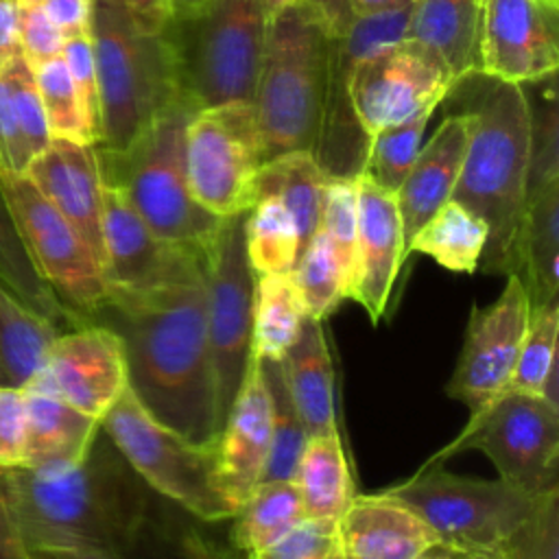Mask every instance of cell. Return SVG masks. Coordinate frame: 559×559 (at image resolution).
Listing matches in <instances>:
<instances>
[{
  "label": "cell",
  "instance_id": "6da1fadb",
  "mask_svg": "<svg viewBox=\"0 0 559 559\" xmlns=\"http://www.w3.org/2000/svg\"><path fill=\"white\" fill-rule=\"evenodd\" d=\"M90 323L116 330L124 345L129 391L157 421L194 443H216L205 269L183 282L109 295Z\"/></svg>",
  "mask_w": 559,
  "mask_h": 559
},
{
  "label": "cell",
  "instance_id": "7a4b0ae2",
  "mask_svg": "<svg viewBox=\"0 0 559 559\" xmlns=\"http://www.w3.org/2000/svg\"><path fill=\"white\" fill-rule=\"evenodd\" d=\"M151 493L103 428L85 459L68 469H0V496L22 546L127 559L148 526Z\"/></svg>",
  "mask_w": 559,
  "mask_h": 559
},
{
  "label": "cell",
  "instance_id": "3957f363",
  "mask_svg": "<svg viewBox=\"0 0 559 559\" xmlns=\"http://www.w3.org/2000/svg\"><path fill=\"white\" fill-rule=\"evenodd\" d=\"M480 90L467 98L469 138L463 166L452 190L487 225V242L478 269L493 275L515 271L518 234L526 207L531 118L522 85L478 72Z\"/></svg>",
  "mask_w": 559,
  "mask_h": 559
},
{
  "label": "cell",
  "instance_id": "277c9868",
  "mask_svg": "<svg viewBox=\"0 0 559 559\" xmlns=\"http://www.w3.org/2000/svg\"><path fill=\"white\" fill-rule=\"evenodd\" d=\"M90 44L100 98L105 151L131 146L183 96L166 33L146 31L124 0H90Z\"/></svg>",
  "mask_w": 559,
  "mask_h": 559
},
{
  "label": "cell",
  "instance_id": "5b68a950",
  "mask_svg": "<svg viewBox=\"0 0 559 559\" xmlns=\"http://www.w3.org/2000/svg\"><path fill=\"white\" fill-rule=\"evenodd\" d=\"M330 41L304 0L269 17L251 98L264 162L293 151L312 155L325 103Z\"/></svg>",
  "mask_w": 559,
  "mask_h": 559
},
{
  "label": "cell",
  "instance_id": "8992f818",
  "mask_svg": "<svg viewBox=\"0 0 559 559\" xmlns=\"http://www.w3.org/2000/svg\"><path fill=\"white\" fill-rule=\"evenodd\" d=\"M179 98L124 151L96 146L103 183L120 190L155 236L205 253L225 218L197 203L186 179V124L194 114Z\"/></svg>",
  "mask_w": 559,
  "mask_h": 559
},
{
  "label": "cell",
  "instance_id": "52a82bcc",
  "mask_svg": "<svg viewBox=\"0 0 559 559\" xmlns=\"http://www.w3.org/2000/svg\"><path fill=\"white\" fill-rule=\"evenodd\" d=\"M266 24L262 0H207L197 13L170 17L164 33L197 109L253 98Z\"/></svg>",
  "mask_w": 559,
  "mask_h": 559
},
{
  "label": "cell",
  "instance_id": "ba28073f",
  "mask_svg": "<svg viewBox=\"0 0 559 559\" xmlns=\"http://www.w3.org/2000/svg\"><path fill=\"white\" fill-rule=\"evenodd\" d=\"M100 428L153 493L203 522L236 515V504L221 483L216 443H194L175 432L157 421L129 389L100 419Z\"/></svg>",
  "mask_w": 559,
  "mask_h": 559
},
{
  "label": "cell",
  "instance_id": "9c48e42d",
  "mask_svg": "<svg viewBox=\"0 0 559 559\" xmlns=\"http://www.w3.org/2000/svg\"><path fill=\"white\" fill-rule=\"evenodd\" d=\"M384 493L413 509L443 546L491 555L526 520L539 496L502 478H465L435 465Z\"/></svg>",
  "mask_w": 559,
  "mask_h": 559
},
{
  "label": "cell",
  "instance_id": "30bf717a",
  "mask_svg": "<svg viewBox=\"0 0 559 559\" xmlns=\"http://www.w3.org/2000/svg\"><path fill=\"white\" fill-rule=\"evenodd\" d=\"M183 157L188 188L201 207L221 218L249 212L264 164L251 100L194 109L186 124Z\"/></svg>",
  "mask_w": 559,
  "mask_h": 559
},
{
  "label": "cell",
  "instance_id": "8fae6325",
  "mask_svg": "<svg viewBox=\"0 0 559 559\" xmlns=\"http://www.w3.org/2000/svg\"><path fill=\"white\" fill-rule=\"evenodd\" d=\"M0 194L39 277L83 323H90L107 304V284L87 242L24 173L0 168Z\"/></svg>",
  "mask_w": 559,
  "mask_h": 559
},
{
  "label": "cell",
  "instance_id": "7c38bea8",
  "mask_svg": "<svg viewBox=\"0 0 559 559\" xmlns=\"http://www.w3.org/2000/svg\"><path fill=\"white\" fill-rule=\"evenodd\" d=\"M245 214L223 221L205 251V319L218 432L251 360L253 271L245 249Z\"/></svg>",
  "mask_w": 559,
  "mask_h": 559
},
{
  "label": "cell",
  "instance_id": "4fadbf2b",
  "mask_svg": "<svg viewBox=\"0 0 559 559\" xmlns=\"http://www.w3.org/2000/svg\"><path fill=\"white\" fill-rule=\"evenodd\" d=\"M480 450L498 476L528 493L559 487V408L539 395L504 391L469 417L452 450Z\"/></svg>",
  "mask_w": 559,
  "mask_h": 559
},
{
  "label": "cell",
  "instance_id": "5bb4252c",
  "mask_svg": "<svg viewBox=\"0 0 559 559\" xmlns=\"http://www.w3.org/2000/svg\"><path fill=\"white\" fill-rule=\"evenodd\" d=\"M411 4L354 17L349 28L330 41L325 103L317 146L312 151L314 162L328 179H356L362 173L369 138L354 114L349 79L360 61L404 37Z\"/></svg>",
  "mask_w": 559,
  "mask_h": 559
},
{
  "label": "cell",
  "instance_id": "9a60e30c",
  "mask_svg": "<svg viewBox=\"0 0 559 559\" xmlns=\"http://www.w3.org/2000/svg\"><path fill=\"white\" fill-rule=\"evenodd\" d=\"M454 85V74L435 50L402 37L354 68L349 98L365 135L373 138L426 107H437Z\"/></svg>",
  "mask_w": 559,
  "mask_h": 559
},
{
  "label": "cell",
  "instance_id": "2e32d148",
  "mask_svg": "<svg viewBox=\"0 0 559 559\" xmlns=\"http://www.w3.org/2000/svg\"><path fill=\"white\" fill-rule=\"evenodd\" d=\"M528 321V293L513 273L489 306L469 310L463 347L445 384V393L467 406L469 417L507 391Z\"/></svg>",
  "mask_w": 559,
  "mask_h": 559
},
{
  "label": "cell",
  "instance_id": "e0dca14e",
  "mask_svg": "<svg viewBox=\"0 0 559 559\" xmlns=\"http://www.w3.org/2000/svg\"><path fill=\"white\" fill-rule=\"evenodd\" d=\"M20 389L55 395L100 421L129 389L124 345L105 323L59 332L39 371Z\"/></svg>",
  "mask_w": 559,
  "mask_h": 559
},
{
  "label": "cell",
  "instance_id": "ac0fdd59",
  "mask_svg": "<svg viewBox=\"0 0 559 559\" xmlns=\"http://www.w3.org/2000/svg\"><path fill=\"white\" fill-rule=\"evenodd\" d=\"M203 269L205 253L155 236L124 194L103 183V277L107 297L183 282Z\"/></svg>",
  "mask_w": 559,
  "mask_h": 559
},
{
  "label": "cell",
  "instance_id": "d6986e66",
  "mask_svg": "<svg viewBox=\"0 0 559 559\" xmlns=\"http://www.w3.org/2000/svg\"><path fill=\"white\" fill-rule=\"evenodd\" d=\"M559 66V0H483L478 72L524 85Z\"/></svg>",
  "mask_w": 559,
  "mask_h": 559
},
{
  "label": "cell",
  "instance_id": "ffe728a7",
  "mask_svg": "<svg viewBox=\"0 0 559 559\" xmlns=\"http://www.w3.org/2000/svg\"><path fill=\"white\" fill-rule=\"evenodd\" d=\"M356 199V255L345 299L356 301L371 321H378L386 312L395 280L406 260L404 227L395 192L358 175Z\"/></svg>",
  "mask_w": 559,
  "mask_h": 559
},
{
  "label": "cell",
  "instance_id": "44dd1931",
  "mask_svg": "<svg viewBox=\"0 0 559 559\" xmlns=\"http://www.w3.org/2000/svg\"><path fill=\"white\" fill-rule=\"evenodd\" d=\"M24 175L79 231L103 269V179L96 146L50 140Z\"/></svg>",
  "mask_w": 559,
  "mask_h": 559
},
{
  "label": "cell",
  "instance_id": "7402d4cb",
  "mask_svg": "<svg viewBox=\"0 0 559 559\" xmlns=\"http://www.w3.org/2000/svg\"><path fill=\"white\" fill-rule=\"evenodd\" d=\"M269 448L271 397L260 369V360L251 354L242 384L216 439L221 483L236 504V511L260 483Z\"/></svg>",
  "mask_w": 559,
  "mask_h": 559
},
{
  "label": "cell",
  "instance_id": "603a6c76",
  "mask_svg": "<svg viewBox=\"0 0 559 559\" xmlns=\"http://www.w3.org/2000/svg\"><path fill=\"white\" fill-rule=\"evenodd\" d=\"M343 559H417L441 544L406 504L382 493L354 496L338 518Z\"/></svg>",
  "mask_w": 559,
  "mask_h": 559
},
{
  "label": "cell",
  "instance_id": "cb8c5ba5",
  "mask_svg": "<svg viewBox=\"0 0 559 559\" xmlns=\"http://www.w3.org/2000/svg\"><path fill=\"white\" fill-rule=\"evenodd\" d=\"M467 138V114H448L426 146L419 148L404 181L395 190L406 245L415 231L452 197L463 166Z\"/></svg>",
  "mask_w": 559,
  "mask_h": 559
},
{
  "label": "cell",
  "instance_id": "d4e9b609",
  "mask_svg": "<svg viewBox=\"0 0 559 559\" xmlns=\"http://www.w3.org/2000/svg\"><path fill=\"white\" fill-rule=\"evenodd\" d=\"M24 393V463L26 469L61 472L85 459L100 421L63 400L22 389Z\"/></svg>",
  "mask_w": 559,
  "mask_h": 559
},
{
  "label": "cell",
  "instance_id": "484cf974",
  "mask_svg": "<svg viewBox=\"0 0 559 559\" xmlns=\"http://www.w3.org/2000/svg\"><path fill=\"white\" fill-rule=\"evenodd\" d=\"M282 376L308 437L338 432L332 356L323 321L306 317L295 343L280 358Z\"/></svg>",
  "mask_w": 559,
  "mask_h": 559
},
{
  "label": "cell",
  "instance_id": "4316f807",
  "mask_svg": "<svg viewBox=\"0 0 559 559\" xmlns=\"http://www.w3.org/2000/svg\"><path fill=\"white\" fill-rule=\"evenodd\" d=\"M513 275L528 293L531 312L559 299V179L526 199Z\"/></svg>",
  "mask_w": 559,
  "mask_h": 559
},
{
  "label": "cell",
  "instance_id": "83f0119b",
  "mask_svg": "<svg viewBox=\"0 0 559 559\" xmlns=\"http://www.w3.org/2000/svg\"><path fill=\"white\" fill-rule=\"evenodd\" d=\"M483 0H413L404 37L435 50L456 83L478 72Z\"/></svg>",
  "mask_w": 559,
  "mask_h": 559
},
{
  "label": "cell",
  "instance_id": "f1b7e54d",
  "mask_svg": "<svg viewBox=\"0 0 559 559\" xmlns=\"http://www.w3.org/2000/svg\"><path fill=\"white\" fill-rule=\"evenodd\" d=\"M293 480L306 518L338 520L356 496L341 435L308 437Z\"/></svg>",
  "mask_w": 559,
  "mask_h": 559
},
{
  "label": "cell",
  "instance_id": "f546056e",
  "mask_svg": "<svg viewBox=\"0 0 559 559\" xmlns=\"http://www.w3.org/2000/svg\"><path fill=\"white\" fill-rule=\"evenodd\" d=\"M325 181V173L306 151L277 155L260 166L255 183L258 199L275 197L288 210L299 231L301 251L321 225Z\"/></svg>",
  "mask_w": 559,
  "mask_h": 559
},
{
  "label": "cell",
  "instance_id": "4dcf8cb0",
  "mask_svg": "<svg viewBox=\"0 0 559 559\" xmlns=\"http://www.w3.org/2000/svg\"><path fill=\"white\" fill-rule=\"evenodd\" d=\"M487 242V225L463 203L448 199L408 240V253L432 258L454 273H474Z\"/></svg>",
  "mask_w": 559,
  "mask_h": 559
},
{
  "label": "cell",
  "instance_id": "1f68e13d",
  "mask_svg": "<svg viewBox=\"0 0 559 559\" xmlns=\"http://www.w3.org/2000/svg\"><path fill=\"white\" fill-rule=\"evenodd\" d=\"M306 317L290 273L255 275L251 354L260 360H280L295 343Z\"/></svg>",
  "mask_w": 559,
  "mask_h": 559
},
{
  "label": "cell",
  "instance_id": "d6a6232c",
  "mask_svg": "<svg viewBox=\"0 0 559 559\" xmlns=\"http://www.w3.org/2000/svg\"><path fill=\"white\" fill-rule=\"evenodd\" d=\"M231 520V542L245 555L273 546L306 520L295 480L258 483Z\"/></svg>",
  "mask_w": 559,
  "mask_h": 559
},
{
  "label": "cell",
  "instance_id": "836d02e7",
  "mask_svg": "<svg viewBox=\"0 0 559 559\" xmlns=\"http://www.w3.org/2000/svg\"><path fill=\"white\" fill-rule=\"evenodd\" d=\"M59 332L0 280V365L9 384L24 386L39 371Z\"/></svg>",
  "mask_w": 559,
  "mask_h": 559
},
{
  "label": "cell",
  "instance_id": "e575fe53",
  "mask_svg": "<svg viewBox=\"0 0 559 559\" xmlns=\"http://www.w3.org/2000/svg\"><path fill=\"white\" fill-rule=\"evenodd\" d=\"M0 280L41 319L50 321L57 330L66 332L83 325V319L74 314L39 277L31 258L26 255L4 199L0 194Z\"/></svg>",
  "mask_w": 559,
  "mask_h": 559
},
{
  "label": "cell",
  "instance_id": "d590c367",
  "mask_svg": "<svg viewBox=\"0 0 559 559\" xmlns=\"http://www.w3.org/2000/svg\"><path fill=\"white\" fill-rule=\"evenodd\" d=\"M245 249L253 275L290 273L299 253V231L275 197H260L245 216Z\"/></svg>",
  "mask_w": 559,
  "mask_h": 559
},
{
  "label": "cell",
  "instance_id": "8d00e7d4",
  "mask_svg": "<svg viewBox=\"0 0 559 559\" xmlns=\"http://www.w3.org/2000/svg\"><path fill=\"white\" fill-rule=\"evenodd\" d=\"M260 369L271 397V448L260 483L293 480L308 432L288 395L280 360H260Z\"/></svg>",
  "mask_w": 559,
  "mask_h": 559
},
{
  "label": "cell",
  "instance_id": "74e56055",
  "mask_svg": "<svg viewBox=\"0 0 559 559\" xmlns=\"http://www.w3.org/2000/svg\"><path fill=\"white\" fill-rule=\"evenodd\" d=\"M555 74L524 83V96L528 103L531 118V151H528V175H526V199L559 179V148H557V94Z\"/></svg>",
  "mask_w": 559,
  "mask_h": 559
},
{
  "label": "cell",
  "instance_id": "f35d334b",
  "mask_svg": "<svg viewBox=\"0 0 559 559\" xmlns=\"http://www.w3.org/2000/svg\"><path fill=\"white\" fill-rule=\"evenodd\" d=\"M435 109L437 107H426L415 116L406 118L404 122L386 127L369 138L367 157L360 175H365L380 188L395 192L419 153V140Z\"/></svg>",
  "mask_w": 559,
  "mask_h": 559
},
{
  "label": "cell",
  "instance_id": "ab89813d",
  "mask_svg": "<svg viewBox=\"0 0 559 559\" xmlns=\"http://www.w3.org/2000/svg\"><path fill=\"white\" fill-rule=\"evenodd\" d=\"M306 314L323 321L345 299V277L328 236L317 229L290 271Z\"/></svg>",
  "mask_w": 559,
  "mask_h": 559
},
{
  "label": "cell",
  "instance_id": "60d3db41",
  "mask_svg": "<svg viewBox=\"0 0 559 559\" xmlns=\"http://www.w3.org/2000/svg\"><path fill=\"white\" fill-rule=\"evenodd\" d=\"M557 341H559V299L531 312V321L522 338L507 391L542 397L546 378L550 376L552 369L559 367Z\"/></svg>",
  "mask_w": 559,
  "mask_h": 559
},
{
  "label": "cell",
  "instance_id": "b9f144b4",
  "mask_svg": "<svg viewBox=\"0 0 559 559\" xmlns=\"http://www.w3.org/2000/svg\"><path fill=\"white\" fill-rule=\"evenodd\" d=\"M35 83L50 138L76 144H96L63 59L57 57L35 68Z\"/></svg>",
  "mask_w": 559,
  "mask_h": 559
},
{
  "label": "cell",
  "instance_id": "7bdbcfd3",
  "mask_svg": "<svg viewBox=\"0 0 559 559\" xmlns=\"http://www.w3.org/2000/svg\"><path fill=\"white\" fill-rule=\"evenodd\" d=\"M496 555L498 559H559V487L537 496L526 520Z\"/></svg>",
  "mask_w": 559,
  "mask_h": 559
},
{
  "label": "cell",
  "instance_id": "ee69618b",
  "mask_svg": "<svg viewBox=\"0 0 559 559\" xmlns=\"http://www.w3.org/2000/svg\"><path fill=\"white\" fill-rule=\"evenodd\" d=\"M356 225H358V199L356 179H328L323 192V212L319 229L328 236L338 264L343 269L345 288L352 277L356 255Z\"/></svg>",
  "mask_w": 559,
  "mask_h": 559
},
{
  "label": "cell",
  "instance_id": "f6af8a7d",
  "mask_svg": "<svg viewBox=\"0 0 559 559\" xmlns=\"http://www.w3.org/2000/svg\"><path fill=\"white\" fill-rule=\"evenodd\" d=\"M4 72L11 81L22 140L26 144V151H28L31 159H33L52 140L50 131H48L46 114H44V107H41V98H39V92H37L35 70L28 66V61L20 52L7 63Z\"/></svg>",
  "mask_w": 559,
  "mask_h": 559
},
{
  "label": "cell",
  "instance_id": "bcb514c9",
  "mask_svg": "<svg viewBox=\"0 0 559 559\" xmlns=\"http://www.w3.org/2000/svg\"><path fill=\"white\" fill-rule=\"evenodd\" d=\"M249 559H343L338 520L306 518L273 546L247 555Z\"/></svg>",
  "mask_w": 559,
  "mask_h": 559
},
{
  "label": "cell",
  "instance_id": "7dc6e473",
  "mask_svg": "<svg viewBox=\"0 0 559 559\" xmlns=\"http://www.w3.org/2000/svg\"><path fill=\"white\" fill-rule=\"evenodd\" d=\"M61 59L70 72L83 116L98 144L100 142V98H98V81H96L90 33L68 37L61 48Z\"/></svg>",
  "mask_w": 559,
  "mask_h": 559
},
{
  "label": "cell",
  "instance_id": "c3c4849f",
  "mask_svg": "<svg viewBox=\"0 0 559 559\" xmlns=\"http://www.w3.org/2000/svg\"><path fill=\"white\" fill-rule=\"evenodd\" d=\"M17 41L22 57L35 70L61 57L66 39L37 0H17Z\"/></svg>",
  "mask_w": 559,
  "mask_h": 559
},
{
  "label": "cell",
  "instance_id": "681fc988",
  "mask_svg": "<svg viewBox=\"0 0 559 559\" xmlns=\"http://www.w3.org/2000/svg\"><path fill=\"white\" fill-rule=\"evenodd\" d=\"M24 463V393L20 386L0 384V469Z\"/></svg>",
  "mask_w": 559,
  "mask_h": 559
},
{
  "label": "cell",
  "instance_id": "f907efd6",
  "mask_svg": "<svg viewBox=\"0 0 559 559\" xmlns=\"http://www.w3.org/2000/svg\"><path fill=\"white\" fill-rule=\"evenodd\" d=\"M31 162L22 140L13 90L7 72H0V168L9 173H24Z\"/></svg>",
  "mask_w": 559,
  "mask_h": 559
},
{
  "label": "cell",
  "instance_id": "816d5d0a",
  "mask_svg": "<svg viewBox=\"0 0 559 559\" xmlns=\"http://www.w3.org/2000/svg\"><path fill=\"white\" fill-rule=\"evenodd\" d=\"M63 39L90 31V0H37Z\"/></svg>",
  "mask_w": 559,
  "mask_h": 559
},
{
  "label": "cell",
  "instance_id": "f5cc1de1",
  "mask_svg": "<svg viewBox=\"0 0 559 559\" xmlns=\"http://www.w3.org/2000/svg\"><path fill=\"white\" fill-rule=\"evenodd\" d=\"M330 37H341L354 22L349 0H304Z\"/></svg>",
  "mask_w": 559,
  "mask_h": 559
},
{
  "label": "cell",
  "instance_id": "db71d44e",
  "mask_svg": "<svg viewBox=\"0 0 559 559\" xmlns=\"http://www.w3.org/2000/svg\"><path fill=\"white\" fill-rule=\"evenodd\" d=\"M15 55H20L17 0H0V72Z\"/></svg>",
  "mask_w": 559,
  "mask_h": 559
},
{
  "label": "cell",
  "instance_id": "11a10c76",
  "mask_svg": "<svg viewBox=\"0 0 559 559\" xmlns=\"http://www.w3.org/2000/svg\"><path fill=\"white\" fill-rule=\"evenodd\" d=\"M124 4L135 15V20L151 33H162L173 17L168 0H124Z\"/></svg>",
  "mask_w": 559,
  "mask_h": 559
},
{
  "label": "cell",
  "instance_id": "9f6ffc18",
  "mask_svg": "<svg viewBox=\"0 0 559 559\" xmlns=\"http://www.w3.org/2000/svg\"><path fill=\"white\" fill-rule=\"evenodd\" d=\"M22 559H116L85 548L70 546H22Z\"/></svg>",
  "mask_w": 559,
  "mask_h": 559
},
{
  "label": "cell",
  "instance_id": "6f0895ef",
  "mask_svg": "<svg viewBox=\"0 0 559 559\" xmlns=\"http://www.w3.org/2000/svg\"><path fill=\"white\" fill-rule=\"evenodd\" d=\"M0 559H22V544L13 531L2 496H0Z\"/></svg>",
  "mask_w": 559,
  "mask_h": 559
},
{
  "label": "cell",
  "instance_id": "680465c9",
  "mask_svg": "<svg viewBox=\"0 0 559 559\" xmlns=\"http://www.w3.org/2000/svg\"><path fill=\"white\" fill-rule=\"evenodd\" d=\"M413 0H349V9H352L354 17H365V15L400 9V7H406Z\"/></svg>",
  "mask_w": 559,
  "mask_h": 559
},
{
  "label": "cell",
  "instance_id": "91938a15",
  "mask_svg": "<svg viewBox=\"0 0 559 559\" xmlns=\"http://www.w3.org/2000/svg\"><path fill=\"white\" fill-rule=\"evenodd\" d=\"M173 15H190L197 13L207 0H168Z\"/></svg>",
  "mask_w": 559,
  "mask_h": 559
},
{
  "label": "cell",
  "instance_id": "94428289",
  "mask_svg": "<svg viewBox=\"0 0 559 559\" xmlns=\"http://www.w3.org/2000/svg\"><path fill=\"white\" fill-rule=\"evenodd\" d=\"M456 550H452V548H448V546H443V544H437V546H432L430 550H426L421 557H417V559H452V555H454Z\"/></svg>",
  "mask_w": 559,
  "mask_h": 559
},
{
  "label": "cell",
  "instance_id": "6125c7cd",
  "mask_svg": "<svg viewBox=\"0 0 559 559\" xmlns=\"http://www.w3.org/2000/svg\"><path fill=\"white\" fill-rule=\"evenodd\" d=\"M295 2H299V0H262L264 11H266L269 17H271L273 13H277L280 9H284V7H288V4H295Z\"/></svg>",
  "mask_w": 559,
  "mask_h": 559
},
{
  "label": "cell",
  "instance_id": "be15d7a7",
  "mask_svg": "<svg viewBox=\"0 0 559 559\" xmlns=\"http://www.w3.org/2000/svg\"><path fill=\"white\" fill-rule=\"evenodd\" d=\"M452 559H498L491 552H474V550H465V552H454Z\"/></svg>",
  "mask_w": 559,
  "mask_h": 559
},
{
  "label": "cell",
  "instance_id": "e7e4bbea",
  "mask_svg": "<svg viewBox=\"0 0 559 559\" xmlns=\"http://www.w3.org/2000/svg\"><path fill=\"white\" fill-rule=\"evenodd\" d=\"M0 384H9V380H7V376H4V369H2V365H0Z\"/></svg>",
  "mask_w": 559,
  "mask_h": 559
},
{
  "label": "cell",
  "instance_id": "03108f58",
  "mask_svg": "<svg viewBox=\"0 0 559 559\" xmlns=\"http://www.w3.org/2000/svg\"><path fill=\"white\" fill-rule=\"evenodd\" d=\"M496 557H498V555H496Z\"/></svg>",
  "mask_w": 559,
  "mask_h": 559
}]
</instances>
